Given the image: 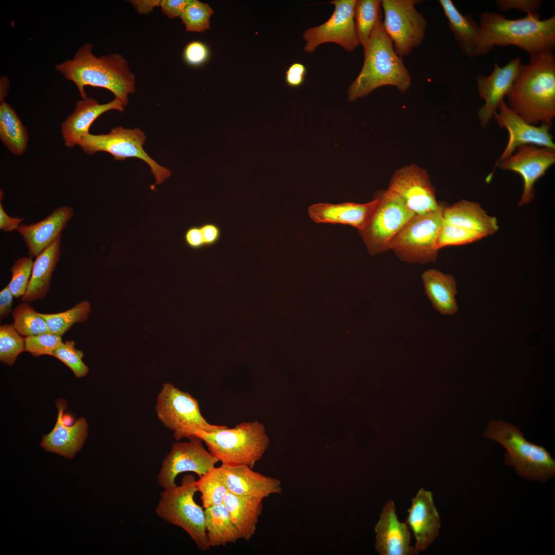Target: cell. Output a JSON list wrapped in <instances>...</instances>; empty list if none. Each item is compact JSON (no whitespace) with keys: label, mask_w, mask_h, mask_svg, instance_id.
<instances>
[{"label":"cell","mask_w":555,"mask_h":555,"mask_svg":"<svg viewBox=\"0 0 555 555\" xmlns=\"http://www.w3.org/2000/svg\"><path fill=\"white\" fill-rule=\"evenodd\" d=\"M474 57L485 55L495 46H516L530 57L555 48V15L541 20L539 13L510 20L497 12L480 14Z\"/></svg>","instance_id":"6da1fadb"},{"label":"cell","mask_w":555,"mask_h":555,"mask_svg":"<svg viewBox=\"0 0 555 555\" xmlns=\"http://www.w3.org/2000/svg\"><path fill=\"white\" fill-rule=\"evenodd\" d=\"M508 106L529 124L552 126L555 117V57L553 52L530 57L521 65L506 95Z\"/></svg>","instance_id":"7a4b0ae2"},{"label":"cell","mask_w":555,"mask_h":555,"mask_svg":"<svg viewBox=\"0 0 555 555\" xmlns=\"http://www.w3.org/2000/svg\"><path fill=\"white\" fill-rule=\"evenodd\" d=\"M92 47L91 43H86L72 60L56 64V70L74 83L82 99L87 97L86 86L100 87L111 91L125 106L128 95L135 90V76L127 60L119 53L96 57Z\"/></svg>","instance_id":"3957f363"},{"label":"cell","mask_w":555,"mask_h":555,"mask_svg":"<svg viewBox=\"0 0 555 555\" xmlns=\"http://www.w3.org/2000/svg\"><path fill=\"white\" fill-rule=\"evenodd\" d=\"M363 49L361 70L348 88L349 101L364 98L384 86H394L402 93L408 90L412 84L410 73L402 58L395 52L381 18Z\"/></svg>","instance_id":"277c9868"},{"label":"cell","mask_w":555,"mask_h":555,"mask_svg":"<svg viewBox=\"0 0 555 555\" xmlns=\"http://www.w3.org/2000/svg\"><path fill=\"white\" fill-rule=\"evenodd\" d=\"M484 436L501 445L506 450L504 462L520 476L546 482L555 474V460L542 446L531 443L519 429L501 420H491Z\"/></svg>","instance_id":"5b68a950"},{"label":"cell","mask_w":555,"mask_h":555,"mask_svg":"<svg viewBox=\"0 0 555 555\" xmlns=\"http://www.w3.org/2000/svg\"><path fill=\"white\" fill-rule=\"evenodd\" d=\"M195 436L221 464L252 469L269 445L264 425L257 421L242 422L233 428L226 426L214 432L198 431Z\"/></svg>","instance_id":"8992f818"},{"label":"cell","mask_w":555,"mask_h":555,"mask_svg":"<svg viewBox=\"0 0 555 555\" xmlns=\"http://www.w3.org/2000/svg\"><path fill=\"white\" fill-rule=\"evenodd\" d=\"M194 475L183 476L179 485L165 489L156 507L157 515L164 521L183 529L201 551L210 549L202 508L194 500L197 489Z\"/></svg>","instance_id":"52a82bcc"},{"label":"cell","mask_w":555,"mask_h":555,"mask_svg":"<svg viewBox=\"0 0 555 555\" xmlns=\"http://www.w3.org/2000/svg\"><path fill=\"white\" fill-rule=\"evenodd\" d=\"M155 410L158 419L173 432L176 441L195 436L198 431L214 432L226 427L209 423L201 413L198 400L169 383L163 384Z\"/></svg>","instance_id":"ba28073f"},{"label":"cell","mask_w":555,"mask_h":555,"mask_svg":"<svg viewBox=\"0 0 555 555\" xmlns=\"http://www.w3.org/2000/svg\"><path fill=\"white\" fill-rule=\"evenodd\" d=\"M445 206L441 203L433 212L415 215L393 238L389 250L403 262L422 264L435 262L439 251L437 240L443 223Z\"/></svg>","instance_id":"9c48e42d"},{"label":"cell","mask_w":555,"mask_h":555,"mask_svg":"<svg viewBox=\"0 0 555 555\" xmlns=\"http://www.w3.org/2000/svg\"><path fill=\"white\" fill-rule=\"evenodd\" d=\"M146 139L143 132L138 128L125 129L117 126L106 134L94 135L89 133L83 136L78 145L86 154L92 155L98 152H105L117 160L128 158H137L143 160L151 169L156 179L155 187L162 183L171 175V171L162 166L151 158L143 148Z\"/></svg>","instance_id":"30bf717a"},{"label":"cell","mask_w":555,"mask_h":555,"mask_svg":"<svg viewBox=\"0 0 555 555\" xmlns=\"http://www.w3.org/2000/svg\"><path fill=\"white\" fill-rule=\"evenodd\" d=\"M377 205L364 228L359 233L371 255L389 250L390 243L415 215L395 194L386 189L376 193Z\"/></svg>","instance_id":"8fae6325"},{"label":"cell","mask_w":555,"mask_h":555,"mask_svg":"<svg viewBox=\"0 0 555 555\" xmlns=\"http://www.w3.org/2000/svg\"><path fill=\"white\" fill-rule=\"evenodd\" d=\"M382 24L396 53L409 55L422 42L428 22L415 8L417 0H382Z\"/></svg>","instance_id":"7c38bea8"},{"label":"cell","mask_w":555,"mask_h":555,"mask_svg":"<svg viewBox=\"0 0 555 555\" xmlns=\"http://www.w3.org/2000/svg\"><path fill=\"white\" fill-rule=\"evenodd\" d=\"M356 2V0L329 2L335 7L330 18L319 26L308 28L303 34L305 51L312 53L319 45L326 43L338 44L347 51L354 50L360 44L355 21Z\"/></svg>","instance_id":"4fadbf2b"},{"label":"cell","mask_w":555,"mask_h":555,"mask_svg":"<svg viewBox=\"0 0 555 555\" xmlns=\"http://www.w3.org/2000/svg\"><path fill=\"white\" fill-rule=\"evenodd\" d=\"M189 441H177L163 459L157 480L163 489L175 486V480L180 473L192 472L199 476L215 466L219 460L203 446V440L197 436Z\"/></svg>","instance_id":"5bb4252c"},{"label":"cell","mask_w":555,"mask_h":555,"mask_svg":"<svg viewBox=\"0 0 555 555\" xmlns=\"http://www.w3.org/2000/svg\"><path fill=\"white\" fill-rule=\"evenodd\" d=\"M397 195L415 215L433 212L440 206L427 172L415 164L397 170L387 189Z\"/></svg>","instance_id":"9a60e30c"},{"label":"cell","mask_w":555,"mask_h":555,"mask_svg":"<svg viewBox=\"0 0 555 555\" xmlns=\"http://www.w3.org/2000/svg\"><path fill=\"white\" fill-rule=\"evenodd\" d=\"M555 162V150L534 145H524L510 156L498 163L503 170L519 174L523 181V189L518 206L531 201L534 196V186Z\"/></svg>","instance_id":"2e32d148"},{"label":"cell","mask_w":555,"mask_h":555,"mask_svg":"<svg viewBox=\"0 0 555 555\" xmlns=\"http://www.w3.org/2000/svg\"><path fill=\"white\" fill-rule=\"evenodd\" d=\"M498 125L508 132L507 144L496 165L512 155L520 146L534 145L555 150L553 137L550 133L551 125L542 124L536 126L528 123L513 111L503 101L494 114Z\"/></svg>","instance_id":"e0dca14e"},{"label":"cell","mask_w":555,"mask_h":555,"mask_svg":"<svg viewBox=\"0 0 555 555\" xmlns=\"http://www.w3.org/2000/svg\"><path fill=\"white\" fill-rule=\"evenodd\" d=\"M521 65V59L516 57L503 67L494 63L493 70L488 76L482 75L477 76V92L484 100V105L477 113L482 127H487L497 111L515 81Z\"/></svg>","instance_id":"ac0fdd59"},{"label":"cell","mask_w":555,"mask_h":555,"mask_svg":"<svg viewBox=\"0 0 555 555\" xmlns=\"http://www.w3.org/2000/svg\"><path fill=\"white\" fill-rule=\"evenodd\" d=\"M375 530V548L380 555H412L417 553L410 545V529L406 522H400L394 502L390 499L383 507Z\"/></svg>","instance_id":"d6986e66"},{"label":"cell","mask_w":555,"mask_h":555,"mask_svg":"<svg viewBox=\"0 0 555 555\" xmlns=\"http://www.w3.org/2000/svg\"><path fill=\"white\" fill-rule=\"evenodd\" d=\"M405 521L415 538V549L418 553L425 550L437 538L440 519L435 506L433 494L421 488L412 500Z\"/></svg>","instance_id":"ffe728a7"},{"label":"cell","mask_w":555,"mask_h":555,"mask_svg":"<svg viewBox=\"0 0 555 555\" xmlns=\"http://www.w3.org/2000/svg\"><path fill=\"white\" fill-rule=\"evenodd\" d=\"M124 106L115 98L112 101L99 104L95 99L87 97L76 102L74 112L62 123L61 133L66 147L78 145L81 139L89 133L91 124L104 113L116 110L123 112Z\"/></svg>","instance_id":"44dd1931"},{"label":"cell","mask_w":555,"mask_h":555,"mask_svg":"<svg viewBox=\"0 0 555 555\" xmlns=\"http://www.w3.org/2000/svg\"><path fill=\"white\" fill-rule=\"evenodd\" d=\"M73 215L72 208L62 206L39 222L21 225L17 231L25 243L29 256L36 257L61 235Z\"/></svg>","instance_id":"7402d4cb"},{"label":"cell","mask_w":555,"mask_h":555,"mask_svg":"<svg viewBox=\"0 0 555 555\" xmlns=\"http://www.w3.org/2000/svg\"><path fill=\"white\" fill-rule=\"evenodd\" d=\"M378 200L364 203L346 202L338 204L319 203L309 207V217L315 223L343 224L362 230L369 221Z\"/></svg>","instance_id":"603a6c76"},{"label":"cell","mask_w":555,"mask_h":555,"mask_svg":"<svg viewBox=\"0 0 555 555\" xmlns=\"http://www.w3.org/2000/svg\"><path fill=\"white\" fill-rule=\"evenodd\" d=\"M229 492L244 496L263 498L282 491L281 482L253 471L247 466H220Z\"/></svg>","instance_id":"cb8c5ba5"},{"label":"cell","mask_w":555,"mask_h":555,"mask_svg":"<svg viewBox=\"0 0 555 555\" xmlns=\"http://www.w3.org/2000/svg\"><path fill=\"white\" fill-rule=\"evenodd\" d=\"M57 422L52 430L44 435L41 446L47 451L55 453L65 458L72 459L82 448L88 435V423L84 418L71 425L62 420L64 406L58 404Z\"/></svg>","instance_id":"d4e9b609"},{"label":"cell","mask_w":555,"mask_h":555,"mask_svg":"<svg viewBox=\"0 0 555 555\" xmlns=\"http://www.w3.org/2000/svg\"><path fill=\"white\" fill-rule=\"evenodd\" d=\"M443 218L445 222L477 232L485 237L498 229L496 218L489 215L478 203L472 201L461 200L445 206Z\"/></svg>","instance_id":"484cf974"},{"label":"cell","mask_w":555,"mask_h":555,"mask_svg":"<svg viewBox=\"0 0 555 555\" xmlns=\"http://www.w3.org/2000/svg\"><path fill=\"white\" fill-rule=\"evenodd\" d=\"M61 235L35 257L22 301L27 303L42 299L49 292L52 273L60 260Z\"/></svg>","instance_id":"4316f807"},{"label":"cell","mask_w":555,"mask_h":555,"mask_svg":"<svg viewBox=\"0 0 555 555\" xmlns=\"http://www.w3.org/2000/svg\"><path fill=\"white\" fill-rule=\"evenodd\" d=\"M421 278L425 292L434 309L442 315L456 314L458 306L456 299L457 287L454 277L432 268L424 271Z\"/></svg>","instance_id":"83f0119b"},{"label":"cell","mask_w":555,"mask_h":555,"mask_svg":"<svg viewBox=\"0 0 555 555\" xmlns=\"http://www.w3.org/2000/svg\"><path fill=\"white\" fill-rule=\"evenodd\" d=\"M264 498L258 496H239L230 492L224 504L242 539L248 541L255 534L258 519L262 513Z\"/></svg>","instance_id":"f1b7e54d"},{"label":"cell","mask_w":555,"mask_h":555,"mask_svg":"<svg viewBox=\"0 0 555 555\" xmlns=\"http://www.w3.org/2000/svg\"><path fill=\"white\" fill-rule=\"evenodd\" d=\"M439 3L460 52L469 58L474 57L475 44L479 32V23L470 14L461 13L451 0H439Z\"/></svg>","instance_id":"f546056e"},{"label":"cell","mask_w":555,"mask_h":555,"mask_svg":"<svg viewBox=\"0 0 555 555\" xmlns=\"http://www.w3.org/2000/svg\"><path fill=\"white\" fill-rule=\"evenodd\" d=\"M8 92L0 91V139L15 155H21L28 145V133L12 107L5 101Z\"/></svg>","instance_id":"4dcf8cb0"},{"label":"cell","mask_w":555,"mask_h":555,"mask_svg":"<svg viewBox=\"0 0 555 555\" xmlns=\"http://www.w3.org/2000/svg\"><path fill=\"white\" fill-rule=\"evenodd\" d=\"M205 526L210 548L235 543L242 536L224 503L205 508Z\"/></svg>","instance_id":"1f68e13d"},{"label":"cell","mask_w":555,"mask_h":555,"mask_svg":"<svg viewBox=\"0 0 555 555\" xmlns=\"http://www.w3.org/2000/svg\"><path fill=\"white\" fill-rule=\"evenodd\" d=\"M195 486L197 492L200 493L203 508L223 503L229 492L220 466H214L199 476Z\"/></svg>","instance_id":"d6a6232c"},{"label":"cell","mask_w":555,"mask_h":555,"mask_svg":"<svg viewBox=\"0 0 555 555\" xmlns=\"http://www.w3.org/2000/svg\"><path fill=\"white\" fill-rule=\"evenodd\" d=\"M379 0H356L355 21L360 44L367 43L378 21L382 18Z\"/></svg>","instance_id":"836d02e7"},{"label":"cell","mask_w":555,"mask_h":555,"mask_svg":"<svg viewBox=\"0 0 555 555\" xmlns=\"http://www.w3.org/2000/svg\"><path fill=\"white\" fill-rule=\"evenodd\" d=\"M90 311L89 302L83 301L63 312L37 313L45 321L49 332L62 337L75 323L85 322Z\"/></svg>","instance_id":"e575fe53"},{"label":"cell","mask_w":555,"mask_h":555,"mask_svg":"<svg viewBox=\"0 0 555 555\" xmlns=\"http://www.w3.org/2000/svg\"><path fill=\"white\" fill-rule=\"evenodd\" d=\"M13 326L22 336L49 332L44 319L27 302L17 306L12 312Z\"/></svg>","instance_id":"d590c367"},{"label":"cell","mask_w":555,"mask_h":555,"mask_svg":"<svg viewBox=\"0 0 555 555\" xmlns=\"http://www.w3.org/2000/svg\"><path fill=\"white\" fill-rule=\"evenodd\" d=\"M213 13L207 3L190 0L180 18L187 31L201 32L210 28V17Z\"/></svg>","instance_id":"8d00e7d4"},{"label":"cell","mask_w":555,"mask_h":555,"mask_svg":"<svg viewBox=\"0 0 555 555\" xmlns=\"http://www.w3.org/2000/svg\"><path fill=\"white\" fill-rule=\"evenodd\" d=\"M25 351V338H23L12 324L0 326V360L9 366L15 363L18 356Z\"/></svg>","instance_id":"74e56055"},{"label":"cell","mask_w":555,"mask_h":555,"mask_svg":"<svg viewBox=\"0 0 555 555\" xmlns=\"http://www.w3.org/2000/svg\"><path fill=\"white\" fill-rule=\"evenodd\" d=\"M485 237L468 229L452 225L443 220L437 240V248L468 244Z\"/></svg>","instance_id":"f35d334b"},{"label":"cell","mask_w":555,"mask_h":555,"mask_svg":"<svg viewBox=\"0 0 555 555\" xmlns=\"http://www.w3.org/2000/svg\"><path fill=\"white\" fill-rule=\"evenodd\" d=\"M84 354L75 347L73 341H66L54 351L52 356L68 366L77 378L85 376L89 369L82 360Z\"/></svg>","instance_id":"ab89813d"},{"label":"cell","mask_w":555,"mask_h":555,"mask_svg":"<svg viewBox=\"0 0 555 555\" xmlns=\"http://www.w3.org/2000/svg\"><path fill=\"white\" fill-rule=\"evenodd\" d=\"M33 261L31 257H22L15 261L11 268V279L7 285L14 298L23 297L29 281Z\"/></svg>","instance_id":"60d3db41"},{"label":"cell","mask_w":555,"mask_h":555,"mask_svg":"<svg viewBox=\"0 0 555 555\" xmlns=\"http://www.w3.org/2000/svg\"><path fill=\"white\" fill-rule=\"evenodd\" d=\"M25 351L34 357L52 354L62 342L61 336L49 332L25 337Z\"/></svg>","instance_id":"b9f144b4"},{"label":"cell","mask_w":555,"mask_h":555,"mask_svg":"<svg viewBox=\"0 0 555 555\" xmlns=\"http://www.w3.org/2000/svg\"><path fill=\"white\" fill-rule=\"evenodd\" d=\"M183 59L189 65L198 67L204 64L209 59L210 50L204 43L194 41L189 43L183 51Z\"/></svg>","instance_id":"7bdbcfd3"},{"label":"cell","mask_w":555,"mask_h":555,"mask_svg":"<svg viewBox=\"0 0 555 555\" xmlns=\"http://www.w3.org/2000/svg\"><path fill=\"white\" fill-rule=\"evenodd\" d=\"M541 0H497L496 5L502 11L515 9L527 14L539 13L538 10L541 7Z\"/></svg>","instance_id":"ee69618b"},{"label":"cell","mask_w":555,"mask_h":555,"mask_svg":"<svg viewBox=\"0 0 555 555\" xmlns=\"http://www.w3.org/2000/svg\"><path fill=\"white\" fill-rule=\"evenodd\" d=\"M190 0H161L160 6L162 12L169 18L180 17Z\"/></svg>","instance_id":"f6af8a7d"},{"label":"cell","mask_w":555,"mask_h":555,"mask_svg":"<svg viewBox=\"0 0 555 555\" xmlns=\"http://www.w3.org/2000/svg\"><path fill=\"white\" fill-rule=\"evenodd\" d=\"M307 69L305 66L300 63L291 64L286 72V83L292 87L301 86L304 82Z\"/></svg>","instance_id":"bcb514c9"},{"label":"cell","mask_w":555,"mask_h":555,"mask_svg":"<svg viewBox=\"0 0 555 555\" xmlns=\"http://www.w3.org/2000/svg\"><path fill=\"white\" fill-rule=\"evenodd\" d=\"M23 218L13 217L9 216L5 211L2 200L0 202V229L5 232L17 230Z\"/></svg>","instance_id":"7dc6e473"},{"label":"cell","mask_w":555,"mask_h":555,"mask_svg":"<svg viewBox=\"0 0 555 555\" xmlns=\"http://www.w3.org/2000/svg\"><path fill=\"white\" fill-rule=\"evenodd\" d=\"M184 238L187 245L192 249H197L205 246L200 227L193 226L189 228L184 233Z\"/></svg>","instance_id":"c3c4849f"},{"label":"cell","mask_w":555,"mask_h":555,"mask_svg":"<svg viewBox=\"0 0 555 555\" xmlns=\"http://www.w3.org/2000/svg\"><path fill=\"white\" fill-rule=\"evenodd\" d=\"M13 294L8 285L0 291V318L1 320L8 317L12 311Z\"/></svg>","instance_id":"681fc988"},{"label":"cell","mask_w":555,"mask_h":555,"mask_svg":"<svg viewBox=\"0 0 555 555\" xmlns=\"http://www.w3.org/2000/svg\"><path fill=\"white\" fill-rule=\"evenodd\" d=\"M205 245H211L216 243L220 236L218 228L213 224H207L200 227Z\"/></svg>","instance_id":"f907efd6"},{"label":"cell","mask_w":555,"mask_h":555,"mask_svg":"<svg viewBox=\"0 0 555 555\" xmlns=\"http://www.w3.org/2000/svg\"><path fill=\"white\" fill-rule=\"evenodd\" d=\"M131 3L140 14L149 13L160 6V1H132Z\"/></svg>","instance_id":"816d5d0a"}]
</instances>
